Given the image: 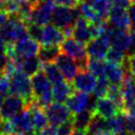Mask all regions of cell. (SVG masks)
Wrapping results in <instances>:
<instances>
[{"mask_svg": "<svg viewBox=\"0 0 135 135\" xmlns=\"http://www.w3.org/2000/svg\"><path fill=\"white\" fill-rule=\"evenodd\" d=\"M41 70L44 72V74L46 75V77L49 78V80L51 81L52 84H55V83H58V82H61L64 80L63 75L59 71L56 63H54V62L42 63Z\"/></svg>", "mask_w": 135, "mask_h": 135, "instance_id": "27", "label": "cell"}, {"mask_svg": "<svg viewBox=\"0 0 135 135\" xmlns=\"http://www.w3.org/2000/svg\"><path fill=\"white\" fill-rule=\"evenodd\" d=\"M42 68V62L38 58V56H33V57H27L21 59L20 62V70L24 74L28 75L30 77L36 74L38 71H40Z\"/></svg>", "mask_w": 135, "mask_h": 135, "instance_id": "24", "label": "cell"}, {"mask_svg": "<svg viewBox=\"0 0 135 135\" xmlns=\"http://www.w3.org/2000/svg\"><path fill=\"white\" fill-rule=\"evenodd\" d=\"M76 40H78L81 43L86 44L92 38V32L90 28V22L82 16L78 17L77 20L74 23V28H73V35H72Z\"/></svg>", "mask_w": 135, "mask_h": 135, "instance_id": "15", "label": "cell"}, {"mask_svg": "<svg viewBox=\"0 0 135 135\" xmlns=\"http://www.w3.org/2000/svg\"><path fill=\"white\" fill-rule=\"evenodd\" d=\"M130 20H131V30L135 31V3H131V5L128 7Z\"/></svg>", "mask_w": 135, "mask_h": 135, "instance_id": "40", "label": "cell"}, {"mask_svg": "<svg viewBox=\"0 0 135 135\" xmlns=\"http://www.w3.org/2000/svg\"><path fill=\"white\" fill-rule=\"evenodd\" d=\"M94 114L95 113H93L90 110H82L78 113H75L74 116L72 117V122H73L74 129L85 131L88 126L90 124Z\"/></svg>", "mask_w": 135, "mask_h": 135, "instance_id": "25", "label": "cell"}, {"mask_svg": "<svg viewBox=\"0 0 135 135\" xmlns=\"http://www.w3.org/2000/svg\"><path fill=\"white\" fill-rule=\"evenodd\" d=\"M60 50L62 53L69 55L70 57L75 59L79 71L86 70L89 56L86 54L84 43L79 42L75 38L65 37L64 40L60 43Z\"/></svg>", "mask_w": 135, "mask_h": 135, "instance_id": "3", "label": "cell"}, {"mask_svg": "<svg viewBox=\"0 0 135 135\" xmlns=\"http://www.w3.org/2000/svg\"><path fill=\"white\" fill-rule=\"evenodd\" d=\"M32 88L34 98H38L46 93L52 92V83L42 70L32 76Z\"/></svg>", "mask_w": 135, "mask_h": 135, "instance_id": "14", "label": "cell"}, {"mask_svg": "<svg viewBox=\"0 0 135 135\" xmlns=\"http://www.w3.org/2000/svg\"><path fill=\"white\" fill-rule=\"evenodd\" d=\"M110 135H111V134H110Z\"/></svg>", "mask_w": 135, "mask_h": 135, "instance_id": "53", "label": "cell"}, {"mask_svg": "<svg viewBox=\"0 0 135 135\" xmlns=\"http://www.w3.org/2000/svg\"><path fill=\"white\" fill-rule=\"evenodd\" d=\"M90 3L98 16L108 20L109 13L112 8L111 0H90Z\"/></svg>", "mask_w": 135, "mask_h": 135, "instance_id": "29", "label": "cell"}, {"mask_svg": "<svg viewBox=\"0 0 135 135\" xmlns=\"http://www.w3.org/2000/svg\"><path fill=\"white\" fill-rule=\"evenodd\" d=\"M74 88L69 81H61L58 83L53 84L52 86V95H53V100L56 102H61L64 103L68 98L73 94Z\"/></svg>", "mask_w": 135, "mask_h": 135, "instance_id": "20", "label": "cell"}, {"mask_svg": "<svg viewBox=\"0 0 135 135\" xmlns=\"http://www.w3.org/2000/svg\"><path fill=\"white\" fill-rule=\"evenodd\" d=\"M61 50L59 45L56 44H42L39 47L38 51V58L42 63H47V62H54L57 56L60 54Z\"/></svg>", "mask_w": 135, "mask_h": 135, "instance_id": "23", "label": "cell"}, {"mask_svg": "<svg viewBox=\"0 0 135 135\" xmlns=\"http://www.w3.org/2000/svg\"><path fill=\"white\" fill-rule=\"evenodd\" d=\"M26 108L25 101L14 94H9L4 97L3 103L0 109V118L1 119H11L14 115Z\"/></svg>", "mask_w": 135, "mask_h": 135, "instance_id": "9", "label": "cell"}, {"mask_svg": "<svg viewBox=\"0 0 135 135\" xmlns=\"http://www.w3.org/2000/svg\"><path fill=\"white\" fill-rule=\"evenodd\" d=\"M135 55V31L131 30L130 33V42H129V47L127 50V56Z\"/></svg>", "mask_w": 135, "mask_h": 135, "instance_id": "39", "label": "cell"}, {"mask_svg": "<svg viewBox=\"0 0 135 135\" xmlns=\"http://www.w3.org/2000/svg\"><path fill=\"white\" fill-rule=\"evenodd\" d=\"M65 36L61 28L57 27L54 24H45L42 27V38H41V44H56L59 45L63 40Z\"/></svg>", "mask_w": 135, "mask_h": 135, "instance_id": "16", "label": "cell"}, {"mask_svg": "<svg viewBox=\"0 0 135 135\" xmlns=\"http://www.w3.org/2000/svg\"><path fill=\"white\" fill-rule=\"evenodd\" d=\"M27 36L26 24L15 15H11L7 21L0 26V37L6 43H14Z\"/></svg>", "mask_w": 135, "mask_h": 135, "instance_id": "2", "label": "cell"}, {"mask_svg": "<svg viewBox=\"0 0 135 135\" xmlns=\"http://www.w3.org/2000/svg\"><path fill=\"white\" fill-rule=\"evenodd\" d=\"M80 16H81V14H80L78 6L71 8V7H66V6L56 5L53 11V14H52L51 21L57 27L63 30L69 26H74L75 21Z\"/></svg>", "mask_w": 135, "mask_h": 135, "instance_id": "5", "label": "cell"}, {"mask_svg": "<svg viewBox=\"0 0 135 135\" xmlns=\"http://www.w3.org/2000/svg\"><path fill=\"white\" fill-rule=\"evenodd\" d=\"M122 65L127 71H129L133 76H135V55L127 56Z\"/></svg>", "mask_w": 135, "mask_h": 135, "instance_id": "37", "label": "cell"}, {"mask_svg": "<svg viewBox=\"0 0 135 135\" xmlns=\"http://www.w3.org/2000/svg\"><path fill=\"white\" fill-rule=\"evenodd\" d=\"M107 97H109L118 108L119 111L124 112V102H123V96L121 93L120 84H112L110 83L108 92H107Z\"/></svg>", "mask_w": 135, "mask_h": 135, "instance_id": "28", "label": "cell"}, {"mask_svg": "<svg viewBox=\"0 0 135 135\" xmlns=\"http://www.w3.org/2000/svg\"><path fill=\"white\" fill-rule=\"evenodd\" d=\"M7 61H8V57L6 53H0V73H4Z\"/></svg>", "mask_w": 135, "mask_h": 135, "instance_id": "42", "label": "cell"}, {"mask_svg": "<svg viewBox=\"0 0 135 135\" xmlns=\"http://www.w3.org/2000/svg\"><path fill=\"white\" fill-rule=\"evenodd\" d=\"M111 1L114 6H119L124 8H128L132 3V0H111Z\"/></svg>", "mask_w": 135, "mask_h": 135, "instance_id": "41", "label": "cell"}, {"mask_svg": "<svg viewBox=\"0 0 135 135\" xmlns=\"http://www.w3.org/2000/svg\"><path fill=\"white\" fill-rule=\"evenodd\" d=\"M121 93L124 102V112L135 102V76L130 72L126 73V76L120 83Z\"/></svg>", "mask_w": 135, "mask_h": 135, "instance_id": "13", "label": "cell"}, {"mask_svg": "<svg viewBox=\"0 0 135 135\" xmlns=\"http://www.w3.org/2000/svg\"><path fill=\"white\" fill-rule=\"evenodd\" d=\"M9 94L17 95L21 97L25 103L26 107L35 99L33 94V88H32V80L28 75L24 74L21 71L16 72L9 77Z\"/></svg>", "mask_w": 135, "mask_h": 135, "instance_id": "1", "label": "cell"}, {"mask_svg": "<svg viewBox=\"0 0 135 135\" xmlns=\"http://www.w3.org/2000/svg\"><path fill=\"white\" fill-rule=\"evenodd\" d=\"M55 63L58 66L61 74L63 75L64 79L69 82H72L78 73V65L75 59L62 53L57 56V58L55 59Z\"/></svg>", "mask_w": 135, "mask_h": 135, "instance_id": "11", "label": "cell"}, {"mask_svg": "<svg viewBox=\"0 0 135 135\" xmlns=\"http://www.w3.org/2000/svg\"><path fill=\"white\" fill-rule=\"evenodd\" d=\"M104 66H105V62L102 59L90 58L89 57L86 70L89 72H91L93 75H95L96 77L104 75Z\"/></svg>", "mask_w": 135, "mask_h": 135, "instance_id": "30", "label": "cell"}, {"mask_svg": "<svg viewBox=\"0 0 135 135\" xmlns=\"http://www.w3.org/2000/svg\"><path fill=\"white\" fill-rule=\"evenodd\" d=\"M55 6L56 4L53 0H43L35 4L31 14V23H36L41 26L50 23Z\"/></svg>", "mask_w": 135, "mask_h": 135, "instance_id": "6", "label": "cell"}, {"mask_svg": "<svg viewBox=\"0 0 135 135\" xmlns=\"http://www.w3.org/2000/svg\"><path fill=\"white\" fill-rule=\"evenodd\" d=\"M27 26V34L31 38H33L34 40H36L37 42H41V38H42V27L41 25H38L36 23H30L26 25Z\"/></svg>", "mask_w": 135, "mask_h": 135, "instance_id": "33", "label": "cell"}, {"mask_svg": "<svg viewBox=\"0 0 135 135\" xmlns=\"http://www.w3.org/2000/svg\"><path fill=\"white\" fill-rule=\"evenodd\" d=\"M128 32L129 31L119 30V28H116L113 26L111 36H110L111 46L116 50L127 53V50L129 47V42H130V34Z\"/></svg>", "mask_w": 135, "mask_h": 135, "instance_id": "18", "label": "cell"}, {"mask_svg": "<svg viewBox=\"0 0 135 135\" xmlns=\"http://www.w3.org/2000/svg\"><path fill=\"white\" fill-rule=\"evenodd\" d=\"M8 17H9L8 14H7L5 11H3V9L0 8V26H1L2 24H4V23L7 21Z\"/></svg>", "mask_w": 135, "mask_h": 135, "instance_id": "43", "label": "cell"}, {"mask_svg": "<svg viewBox=\"0 0 135 135\" xmlns=\"http://www.w3.org/2000/svg\"><path fill=\"white\" fill-rule=\"evenodd\" d=\"M124 121H126V112H118L116 115L107 119L108 129L111 135H115L119 132L124 131Z\"/></svg>", "mask_w": 135, "mask_h": 135, "instance_id": "26", "label": "cell"}, {"mask_svg": "<svg viewBox=\"0 0 135 135\" xmlns=\"http://www.w3.org/2000/svg\"><path fill=\"white\" fill-rule=\"evenodd\" d=\"M126 112H127V114H129L130 116H132L133 118H135V102H134Z\"/></svg>", "mask_w": 135, "mask_h": 135, "instance_id": "45", "label": "cell"}, {"mask_svg": "<svg viewBox=\"0 0 135 135\" xmlns=\"http://www.w3.org/2000/svg\"><path fill=\"white\" fill-rule=\"evenodd\" d=\"M132 3H135V0H132Z\"/></svg>", "mask_w": 135, "mask_h": 135, "instance_id": "52", "label": "cell"}, {"mask_svg": "<svg viewBox=\"0 0 135 135\" xmlns=\"http://www.w3.org/2000/svg\"><path fill=\"white\" fill-rule=\"evenodd\" d=\"M126 73H128L122 64H116L112 62H105L104 66V76L108 78L110 83L112 84H120L126 76Z\"/></svg>", "mask_w": 135, "mask_h": 135, "instance_id": "19", "label": "cell"}, {"mask_svg": "<svg viewBox=\"0 0 135 135\" xmlns=\"http://www.w3.org/2000/svg\"><path fill=\"white\" fill-rule=\"evenodd\" d=\"M6 46L7 43L0 37V53H6Z\"/></svg>", "mask_w": 135, "mask_h": 135, "instance_id": "44", "label": "cell"}, {"mask_svg": "<svg viewBox=\"0 0 135 135\" xmlns=\"http://www.w3.org/2000/svg\"><path fill=\"white\" fill-rule=\"evenodd\" d=\"M39 42L31 38L30 36L22 38L14 43H7L6 46V55L9 58H27L33 57L38 54L39 51Z\"/></svg>", "mask_w": 135, "mask_h": 135, "instance_id": "4", "label": "cell"}, {"mask_svg": "<svg viewBox=\"0 0 135 135\" xmlns=\"http://www.w3.org/2000/svg\"><path fill=\"white\" fill-rule=\"evenodd\" d=\"M124 129L129 135H135V118L126 113V121Z\"/></svg>", "mask_w": 135, "mask_h": 135, "instance_id": "35", "label": "cell"}, {"mask_svg": "<svg viewBox=\"0 0 135 135\" xmlns=\"http://www.w3.org/2000/svg\"><path fill=\"white\" fill-rule=\"evenodd\" d=\"M127 58V55L124 52H121L119 50H116L114 47L109 49L107 55H105V60L108 62L116 63V64H122Z\"/></svg>", "mask_w": 135, "mask_h": 135, "instance_id": "32", "label": "cell"}, {"mask_svg": "<svg viewBox=\"0 0 135 135\" xmlns=\"http://www.w3.org/2000/svg\"><path fill=\"white\" fill-rule=\"evenodd\" d=\"M30 1L32 2L33 5H35V4H37V3H39V2H41V1H43V0H30Z\"/></svg>", "mask_w": 135, "mask_h": 135, "instance_id": "49", "label": "cell"}, {"mask_svg": "<svg viewBox=\"0 0 135 135\" xmlns=\"http://www.w3.org/2000/svg\"><path fill=\"white\" fill-rule=\"evenodd\" d=\"M96 80V76L93 75L91 72H89L88 70H81L79 71V73H77L71 83L74 90L91 94L95 88Z\"/></svg>", "mask_w": 135, "mask_h": 135, "instance_id": "12", "label": "cell"}, {"mask_svg": "<svg viewBox=\"0 0 135 135\" xmlns=\"http://www.w3.org/2000/svg\"><path fill=\"white\" fill-rule=\"evenodd\" d=\"M89 99H90V94L75 90L73 94L65 101V104L69 108V110L72 112V114H75L82 110H86Z\"/></svg>", "mask_w": 135, "mask_h": 135, "instance_id": "17", "label": "cell"}, {"mask_svg": "<svg viewBox=\"0 0 135 135\" xmlns=\"http://www.w3.org/2000/svg\"><path fill=\"white\" fill-rule=\"evenodd\" d=\"M109 85H110V81L108 80V78L104 75L99 76L96 80V84H95V88H94L92 94L95 95L97 98L104 97L107 95Z\"/></svg>", "mask_w": 135, "mask_h": 135, "instance_id": "31", "label": "cell"}, {"mask_svg": "<svg viewBox=\"0 0 135 135\" xmlns=\"http://www.w3.org/2000/svg\"><path fill=\"white\" fill-rule=\"evenodd\" d=\"M9 89V77L5 73H0V93L6 95Z\"/></svg>", "mask_w": 135, "mask_h": 135, "instance_id": "36", "label": "cell"}, {"mask_svg": "<svg viewBox=\"0 0 135 135\" xmlns=\"http://www.w3.org/2000/svg\"><path fill=\"white\" fill-rule=\"evenodd\" d=\"M32 135H47V134H45L43 131H39V132H35V133H33Z\"/></svg>", "mask_w": 135, "mask_h": 135, "instance_id": "48", "label": "cell"}, {"mask_svg": "<svg viewBox=\"0 0 135 135\" xmlns=\"http://www.w3.org/2000/svg\"><path fill=\"white\" fill-rule=\"evenodd\" d=\"M56 5L66 6V7H77L79 4V0H53Z\"/></svg>", "mask_w": 135, "mask_h": 135, "instance_id": "38", "label": "cell"}, {"mask_svg": "<svg viewBox=\"0 0 135 135\" xmlns=\"http://www.w3.org/2000/svg\"><path fill=\"white\" fill-rule=\"evenodd\" d=\"M9 120L14 126L15 133H20L24 135H32L33 133H35L32 113L28 108H24L22 111L14 115Z\"/></svg>", "mask_w": 135, "mask_h": 135, "instance_id": "8", "label": "cell"}, {"mask_svg": "<svg viewBox=\"0 0 135 135\" xmlns=\"http://www.w3.org/2000/svg\"><path fill=\"white\" fill-rule=\"evenodd\" d=\"M73 130H74V127H73V122L71 119V120H68V121L61 123L60 126H58L55 135H71Z\"/></svg>", "mask_w": 135, "mask_h": 135, "instance_id": "34", "label": "cell"}, {"mask_svg": "<svg viewBox=\"0 0 135 135\" xmlns=\"http://www.w3.org/2000/svg\"><path fill=\"white\" fill-rule=\"evenodd\" d=\"M71 135H86V133H85V131H81V130H76L75 129V131H73L71 133Z\"/></svg>", "mask_w": 135, "mask_h": 135, "instance_id": "46", "label": "cell"}, {"mask_svg": "<svg viewBox=\"0 0 135 135\" xmlns=\"http://www.w3.org/2000/svg\"><path fill=\"white\" fill-rule=\"evenodd\" d=\"M82 1H89V0H79V2H82Z\"/></svg>", "mask_w": 135, "mask_h": 135, "instance_id": "51", "label": "cell"}, {"mask_svg": "<svg viewBox=\"0 0 135 135\" xmlns=\"http://www.w3.org/2000/svg\"><path fill=\"white\" fill-rule=\"evenodd\" d=\"M4 97H5V95H3V94H1V93H0V109H1V105H2V103H3Z\"/></svg>", "mask_w": 135, "mask_h": 135, "instance_id": "47", "label": "cell"}, {"mask_svg": "<svg viewBox=\"0 0 135 135\" xmlns=\"http://www.w3.org/2000/svg\"><path fill=\"white\" fill-rule=\"evenodd\" d=\"M7 135H24V134H20V133H13V134H7Z\"/></svg>", "mask_w": 135, "mask_h": 135, "instance_id": "50", "label": "cell"}, {"mask_svg": "<svg viewBox=\"0 0 135 135\" xmlns=\"http://www.w3.org/2000/svg\"><path fill=\"white\" fill-rule=\"evenodd\" d=\"M118 112H121L118 110V108L116 107V104L107 96L104 97H100L97 100V105H96V110L95 113L98 114L99 116L108 119L114 115H116Z\"/></svg>", "mask_w": 135, "mask_h": 135, "instance_id": "21", "label": "cell"}, {"mask_svg": "<svg viewBox=\"0 0 135 135\" xmlns=\"http://www.w3.org/2000/svg\"><path fill=\"white\" fill-rule=\"evenodd\" d=\"M85 133L86 135H110L107 119L95 113L85 130Z\"/></svg>", "mask_w": 135, "mask_h": 135, "instance_id": "22", "label": "cell"}, {"mask_svg": "<svg viewBox=\"0 0 135 135\" xmlns=\"http://www.w3.org/2000/svg\"><path fill=\"white\" fill-rule=\"evenodd\" d=\"M108 22L112 26L119 30H124V31L131 30V20H130L129 11L124 7L113 5L109 13Z\"/></svg>", "mask_w": 135, "mask_h": 135, "instance_id": "10", "label": "cell"}, {"mask_svg": "<svg viewBox=\"0 0 135 135\" xmlns=\"http://www.w3.org/2000/svg\"><path fill=\"white\" fill-rule=\"evenodd\" d=\"M43 110L47 116L49 123L57 127L68 120H71L73 117L72 112L69 110L66 104H63L61 102H52Z\"/></svg>", "mask_w": 135, "mask_h": 135, "instance_id": "7", "label": "cell"}]
</instances>
